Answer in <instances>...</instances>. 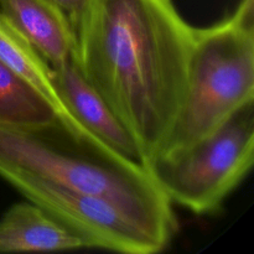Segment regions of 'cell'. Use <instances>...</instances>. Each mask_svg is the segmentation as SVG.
Masks as SVG:
<instances>
[{"mask_svg":"<svg viewBox=\"0 0 254 254\" xmlns=\"http://www.w3.org/2000/svg\"><path fill=\"white\" fill-rule=\"evenodd\" d=\"M254 101V0L208 27H193L188 87L158 154L181 150L220 128Z\"/></svg>","mask_w":254,"mask_h":254,"instance_id":"3957f363","label":"cell"},{"mask_svg":"<svg viewBox=\"0 0 254 254\" xmlns=\"http://www.w3.org/2000/svg\"><path fill=\"white\" fill-rule=\"evenodd\" d=\"M254 160V101L220 128L181 150L158 154L144 169L170 200L196 215L216 213Z\"/></svg>","mask_w":254,"mask_h":254,"instance_id":"277c9868","label":"cell"},{"mask_svg":"<svg viewBox=\"0 0 254 254\" xmlns=\"http://www.w3.org/2000/svg\"><path fill=\"white\" fill-rule=\"evenodd\" d=\"M0 60L41 92L55 107L57 116L64 123L77 130L88 131L77 122L60 99L54 81L52 67L27 41L26 37L0 11ZM91 133V131H89Z\"/></svg>","mask_w":254,"mask_h":254,"instance_id":"9c48e42d","label":"cell"},{"mask_svg":"<svg viewBox=\"0 0 254 254\" xmlns=\"http://www.w3.org/2000/svg\"><path fill=\"white\" fill-rule=\"evenodd\" d=\"M84 248L83 241L35 203L11 206L0 220V253L57 252Z\"/></svg>","mask_w":254,"mask_h":254,"instance_id":"ba28073f","label":"cell"},{"mask_svg":"<svg viewBox=\"0 0 254 254\" xmlns=\"http://www.w3.org/2000/svg\"><path fill=\"white\" fill-rule=\"evenodd\" d=\"M0 11L54 68L76 54V32L51 0H0Z\"/></svg>","mask_w":254,"mask_h":254,"instance_id":"52a82bcc","label":"cell"},{"mask_svg":"<svg viewBox=\"0 0 254 254\" xmlns=\"http://www.w3.org/2000/svg\"><path fill=\"white\" fill-rule=\"evenodd\" d=\"M51 1L59 5L66 12L74 29V26L78 24V21L84 15V12L87 11L92 0H51Z\"/></svg>","mask_w":254,"mask_h":254,"instance_id":"8fae6325","label":"cell"},{"mask_svg":"<svg viewBox=\"0 0 254 254\" xmlns=\"http://www.w3.org/2000/svg\"><path fill=\"white\" fill-rule=\"evenodd\" d=\"M2 179L27 201L81 238L84 247L127 254H153L163 246L111 201L21 171H6Z\"/></svg>","mask_w":254,"mask_h":254,"instance_id":"5b68a950","label":"cell"},{"mask_svg":"<svg viewBox=\"0 0 254 254\" xmlns=\"http://www.w3.org/2000/svg\"><path fill=\"white\" fill-rule=\"evenodd\" d=\"M52 81L62 103L81 126L117 153L141 164L135 141L101 94L84 78L76 54L52 68Z\"/></svg>","mask_w":254,"mask_h":254,"instance_id":"8992f818","label":"cell"},{"mask_svg":"<svg viewBox=\"0 0 254 254\" xmlns=\"http://www.w3.org/2000/svg\"><path fill=\"white\" fill-rule=\"evenodd\" d=\"M57 118L51 102L0 60V124L34 127Z\"/></svg>","mask_w":254,"mask_h":254,"instance_id":"30bf717a","label":"cell"},{"mask_svg":"<svg viewBox=\"0 0 254 254\" xmlns=\"http://www.w3.org/2000/svg\"><path fill=\"white\" fill-rule=\"evenodd\" d=\"M74 32L84 78L129 131L143 165L183 104L193 26L171 0H92Z\"/></svg>","mask_w":254,"mask_h":254,"instance_id":"6da1fadb","label":"cell"},{"mask_svg":"<svg viewBox=\"0 0 254 254\" xmlns=\"http://www.w3.org/2000/svg\"><path fill=\"white\" fill-rule=\"evenodd\" d=\"M6 171L106 198L164 248L176 232L173 203L140 163L59 118L34 127L0 124V175Z\"/></svg>","mask_w":254,"mask_h":254,"instance_id":"7a4b0ae2","label":"cell"}]
</instances>
